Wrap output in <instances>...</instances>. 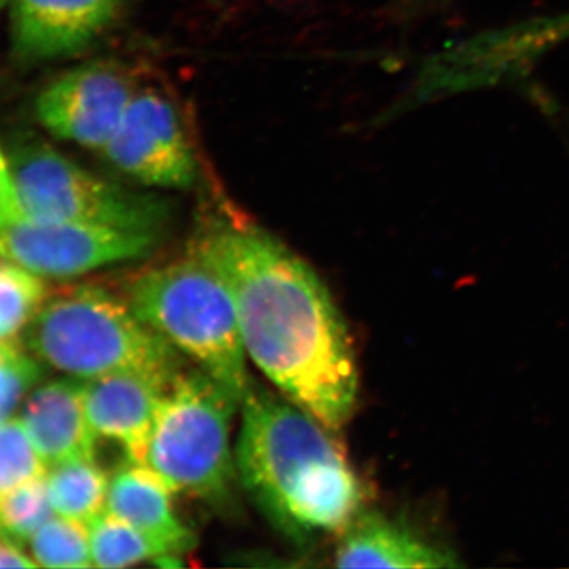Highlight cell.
Returning <instances> with one entry per match:
<instances>
[{"instance_id":"obj_1","label":"cell","mask_w":569,"mask_h":569,"mask_svg":"<svg viewBox=\"0 0 569 569\" xmlns=\"http://www.w3.org/2000/svg\"><path fill=\"white\" fill-rule=\"evenodd\" d=\"M193 252L227 284L250 361L280 395L342 429L358 402V365L323 280L274 236L244 222L213 224Z\"/></svg>"},{"instance_id":"obj_2","label":"cell","mask_w":569,"mask_h":569,"mask_svg":"<svg viewBox=\"0 0 569 569\" xmlns=\"http://www.w3.org/2000/svg\"><path fill=\"white\" fill-rule=\"evenodd\" d=\"M236 470L266 519L302 545L350 526L365 489L335 430L284 396L252 387L241 403Z\"/></svg>"},{"instance_id":"obj_3","label":"cell","mask_w":569,"mask_h":569,"mask_svg":"<svg viewBox=\"0 0 569 569\" xmlns=\"http://www.w3.org/2000/svg\"><path fill=\"white\" fill-rule=\"evenodd\" d=\"M22 340L44 366L81 380L137 373L168 387L183 369L181 353L138 317L126 296L102 284L50 290Z\"/></svg>"},{"instance_id":"obj_4","label":"cell","mask_w":569,"mask_h":569,"mask_svg":"<svg viewBox=\"0 0 569 569\" xmlns=\"http://www.w3.org/2000/svg\"><path fill=\"white\" fill-rule=\"evenodd\" d=\"M126 298L142 321L242 403L253 381L238 312L222 277L200 254L140 272Z\"/></svg>"},{"instance_id":"obj_5","label":"cell","mask_w":569,"mask_h":569,"mask_svg":"<svg viewBox=\"0 0 569 569\" xmlns=\"http://www.w3.org/2000/svg\"><path fill=\"white\" fill-rule=\"evenodd\" d=\"M241 400L201 369H182L164 389L144 466L173 493L224 507L233 492L231 427Z\"/></svg>"},{"instance_id":"obj_6","label":"cell","mask_w":569,"mask_h":569,"mask_svg":"<svg viewBox=\"0 0 569 569\" xmlns=\"http://www.w3.org/2000/svg\"><path fill=\"white\" fill-rule=\"evenodd\" d=\"M7 153L29 222L92 223L160 233L170 220V206L162 198L107 181L48 142L24 138Z\"/></svg>"},{"instance_id":"obj_7","label":"cell","mask_w":569,"mask_h":569,"mask_svg":"<svg viewBox=\"0 0 569 569\" xmlns=\"http://www.w3.org/2000/svg\"><path fill=\"white\" fill-rule=\"evenodd\" d=\"M160 233L92 223L26 222L0 228V257L43 279H77L141 260Z\"/></svg>"},{"instance_id":"obj_8","label":"cell","mask_w":569,"mask_h":569,"mask_svg":"<svg viewBox=\"0 0 569 569\" xmlns=\"http://www.w3.org/2000/svg\"><path fill=\"white\" fill-rule=\"evenodd\" d=\"M102 153L144 186L189 189L197 162L173 104L157 93L133 96Z\"/></svg>"},{"instance_id":"obj_9","label":"cell","mask_w":569,"mask_h":569,"mask_svg":"<svg viewBox=\"0 0 569 569\" xmlns=\"http://www.w3.org/2000/svg\"><path fill=\"white\" fill-rule=\"evenodd\" d=\"M134 93L127 77L104 63H86L48 82L33 103L52 137L102 151Z\"/></svg>"},{"instance_id":"obj_10","label":"cell","mask_w":569,"mask_h":569,"mask_svg":"<svg viewBox=\"0 0 569 569\" xmlns=\"http://www.w3.org/2000/svg\"><path fill=\"white\" fill-rule=\"evenodd\" d=\"M13 54L22 63L70 58L114 21L126 0H7Z\"/></svg>"},{"instance_id":"obj_11","label":"cell","mask_w":569,"mask_h":569,"mask_svg":"<svg viewBox=\"0 0 569 569\" xmlns=\"http://www.w3.org/2000/svg\"><path fill=\"white\" fill-rule=\"evenodd\" d=\"M20 421L48 467L96 459L97 440L84 406V380L43 381L22 402Z\"/></svg>"},{"instance_id":"obj_12","label":"cell","mask_w":569,"mask_h":569,"mask_svg":"<svg viewBox=\"0 0 569 569\" xmlns=\"http://www.w3.org/2000/svg\"><path fill=\"white\" fill-rule=\"evenodd\" d=\"M164 385L137 373L84 380V406L93 432L121 445L127 460L144 466Z\"/></svg>"},{"instance_id":"obj_13","label":"cell","mask_w":569,"mask_h":569,"mask_svg":"<svg viewBox=\"0 0 569 569\" xmlns=\"http://www.w3.org/2000/svg\"><path fill=\"white\" fill-rule=\"evenodd\" d=\"M339 568H455V553L438 548L402 523L381 515H359L340 535L335 552Z\"/></svg>"},{"instance_id":"obj_14","label":"cell","mask_w":569,"mask_h":569,"mask_svg":"<svg viewBox=\"0 0 569 569\" xmlns=\"http://www.w3.org/2000/svg\"><path fill=\"white\" fill-rule=\"evenodd\" d=\"M171 496L151 468L127 460L110 478L104 511L183 556L197 546V537L176 516Z\"/></svg>"},{"instance_id":"obj_15","label":"cell","mask_w":569,"mask_h":569,"mask_svg":"<svg viewBox=\"0 0 569 569\" xmlns=\"http://www.w3.org/2000/svg\"><path fill=\"white\" fill-rule=\"evenodd\" d=\"M44 478L56 515L89 523L104 511L110 478L96 459L58 463Z\"/></svg>"},{"instance_id":"obj_16","label":"cell","mask_w":569,"mask_h":569,"mask_svg":"<svg viewBox=\"0 0 569 569\" xmlns=\"http://www.w3.org/2000/svg\"><path fill=\"white\" fill-rule=\"evenodd\" d=\"M88 527L92 563L97 568H129L142 561L153 563L159 557L176 553L159 539L142 533L107 511L93 518Z\"/></svg>"},{"instance_id":"obj_17","label":"cell","mask_w":569,"mask_h":569,"mask_svg":"<svg viewBox=\"0 0 569 569\" xmlns=\"http://www.w3.org/2000/svg\"><path fill=\"white\" fill-rule=\"evenodd\" d=\"M50 293L43 277L11 261H0V343L21 340Z\"/></svg>"},{"instance_id":"obj_18","label":"cell","mask_w":569,"mask_h":569,"mask_svg":"<svg viewBox=\"0 0 569 569\" xmlns=\"http://www.w3.org/2000/svg\"><path fill=\"white\" fill-rule=\"evenodd\" d=\"M37 567H93L88 523L80 520L51 518L29 539Z\"/></svg>"},{"instance_id":"obj_19","label":"cell","mask_w":569,"mask_h":569,"mask_svg":"<svg viewBox=\"0 0 569 569\" xmlns=\"http://www.w3.org/2000/svg\"><path fill=\"white\" fill-rule=\"evenodd\" d=\"M44 477L32 479L0 498V533L18 545L29 542L54 512Z\"/></svg>"},{"instance_id":"obj_20","label":"cell","mask_w":569,"mask_h":569,"mask_svg":"<svg viewBox=\"0 0 569 569\" xmlns=\"http://www.w3.org/2000/svg\"><path fill=\"white\" fill-rule=\"evenodd\" d=\"M47 467L20 419L0 421V498L44 477Z\"/></svg>"},{"instance_id":"obj_21","label":"cell","mask_w":569,"mask_h":569,"mask_svg":"<svg viewBox=\"0 0 569 569\" xmlns=\"http://www.w3.org/2000/svg\"><path fill=\"white\" fill-rule=\"evenodd\" d=\"M44 376L47 366L29 351L24 340L0 343V421L10 419Z\"/></svg>"},{"instance_id":"obj_22","label":"cell","mask_w":569,"mask_h":569,"mask_svg":"<svg viewBox=\"0 0 569 569\" xmlns=\"http://www.w3.org/2000/svg\"><path fill=\"white\" fill-rule=\"evenodd\" d=\"M26 222L11 174L9 153L0 148V228Z\"/></svg>"},{"instance_id":"obj_23","label":"cell","mask_w":569,"mask_h":569,"mask_svg":"<svg viewBox=\"0 0 569 569\" xmlns=\"http://www.w3.org/2000/svg\"><path fill=\"white\" fill-rule=\"evenodd\" d=\"M0 568H37V563L22 552L18 542L0 533Z\"/></svg>"},{"instance_id":"obj_24","label":"cell","mask_w":569,"mask_h":569,"mask_svg":"<svg viewBox=\"0 0 569 569\" xmlns=\"http://www.w3.org/2000/svg\"><path fill=\"white\" fill-rule=\"evenodd\" d=\"M411 7L415 9H433V7L441 6V3L447 2V0H407Z\"/></svg>"},{"instance_id":"obj_25","label":"cell","mask_w":569,"mask_h":569,"mask_svg":"<svg viewBox=\"0 0 569 569\" xmlns=\"http://www.w3.org/2000/svg\"><path fill=\"white\" fill-rule=\"evenodd\" d=\"M7 0H0V7L6 6Z\"/></svg>"},{"instance_id":"obj_26","label":"cell","mask_w":569,"mask_h":569,"mask_svg":"<svg viewBox=\"0 0 569 569\" xmlns=\"http://www.w3.org/2000/svg\"><path fill=\"white\" fill-rule=\"evenodd\" d=\"M0 260H3V258H2V257H0Z\"/></svg>"}]
</instances>
